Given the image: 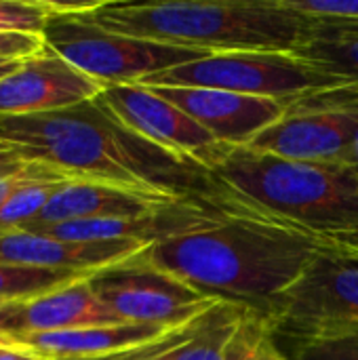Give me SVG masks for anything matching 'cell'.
<instances>
[{
  "instance_id": "obj_1",
  "label": "cell",
  "mask_w": 358,
  "mask_h": 360,
  "mask_svg": "<svg viewBox=\"0 0 358 360\" xmlns=\"http://www.w3.org/2000/svg\"><path fill=\"white\" fill-rule=\"evenodd\" d=\"M0 143L25 162L49 165L74 179L162 200H228L205 165L143 139L99 97L46 114L0 116Z\"/></svg>"
},
{
  "instance_id": "obj_2",
  "label": "cell",
  "mask_w": 358,
  "mask_h": 360,
  "mask_svg": "<svg viewBox=\"0 0 358 360\" xmlns=\"http://www.w3.org/2000/svg\"><path fill=\"white\" fill-rule=\"evenodd\" d=\"M331 249L338 247L238 202L217 224L152 245L141 257L205 297L270 319L281 293L319 253Z\"/></svg>"
},
{
  "instance_id": "obj_3",
  "label": "cell",
  "mask_w": 358,
  "mask_h": 360,
  "mask_svg": "<svg viewBox=\"0 0 358 360\" xmlns=\"http://www.w3.org/2000/svg\"><path fill=\"white\" fill-rule=\"evenodd\" d=\"M82 17L114 34L207 53H295L314 32V21L283 0L97 2Z\"/></svg>"
},
{
  "instance_id": "obj_4",
  "label": "cell",
  "mask_w": 358,
  "mask_h": 360,
  "mask_svg": "<svg viewBox=\"0 0 358 360\" xmlns=\"http://www.w3.org/2000/svg\"><path fill=\"white\" fill-rule=\"evenodd\" d=\"M236 202L314 234L342 251L358 245V171L228 148L209 169Z\"/></svg>"
},
{
  "instance_id": "obj_5",
  "label": "cell",
  "mask_w": 358,
  "mask_h": 360,
  "mask_svg": "<svg viewBox=\"0 0 358 360\" xmlns=\"http://www.w3.org/2000/svg\"><path fill=\"white\" fill-rule=\"evenodd\" d=\"M42 38L51 53L93 78L101 89L141 84L150 76L213 55L207 51L114 34L93 25L82 15L49 17Z\"/></svg>"
},
{
  "instance_id": "obj_6",
  "label": "cell",
  "mask_w": 358,
  "mask_h": 360,
  "mask_svg": "<svg viewBox=\"0 0 358 360\" xmlns=\"http://www.w3.org/2000/svg\"><path fill=\"white\" fill-rule=\"evenodd\" d=\"M270 325L274 338L295 346L358 335V257L340 249L319 253L281 293Z\"/></svg>"
},
{
  "instance_id": "obj_7",
  "label": "cell",
  "mask_w": 358,
  "mask_h": 360,
  "mask_svg": "<svg viewBox=\"0 0 358 360\" xmlns=\"http://www.w3.org/2000/svg\"><path fill=\"white\" fill-rule=\"evenodd\" d=\"M350 82L298 53H213L205 59L146 78L143 86H196L238 95L293 101L312 91Z\"/></svg>"
},
{
  "instance_id": "obj_8",
  "label": "cell",
  "mask_w": 358,
  "mask_h": 360,
  "mask_svg": "<svg viewBox=\"0 0 358 360\" xmlns=\"http://www.w3.org/2000/svg\"><path fill=\"white\" fill-rule=\"evenodd\" d=\"M245 148L358 171V82L312 91L289 101L283 118Z\"/></svg>"
},
{
  "instance_id": "obj_9",
  "label": "cell",
  "mask_w": 358,
  "mask_h": 360,
  "mask_svg": "<svg viewBox=\"0 0 358 360\" xmlns=\"http://www.w3.org/2000/svg\"><path fill=\"white\" fill-rule=\"evenodd\" d=\"M89 283L122 323L152 325L167 331L188 325L215 302L146 262L141 253L95 272Z\"/></svg>"
},
{
  "instance_id": "obj_10",
  "label": "cell",
  "mask_w": 358,
  "mask_h": 360,
  "mask_svg": "<svg viewBox=\"0 0 358 360\" xmlns=\"http://www.w3.org/2000/svg\"><path fill=\"white\" fill-rule=\"evenodd\" d=\"M281 354L268 316L215 300L203 314L177 329L162 360H270Z\"/></svg>"
},
{
  "instance_id": "obj_11",
  "label": "cell",
  "mask_w": 358,
  "mask_h": 360,
  "mask_svg": "<svg viewBox=\"0 0 358 360\" xmlns=\"http://www.w3.org/2000/svg\"><path fill=\"white\" fill-rule=\"evenodd\" d=\"M99 99L122 124L143 139L192 158L207 169H211L230 148L217 141L184 110L143 84L106 86L99 93Z\"/></svg>"
},
{
  "instance_id": "obj_12",
  "label": "cell",
  "mask_w": 358,
  "mask_h": 360,
  "mask_svg": "<svg viewBox=\"0 0 358 360\" xmlns=\"http://www.w3.org/2000/svg\"><path fill=\"white\" fill-rule=\"evenodd\" d=\"M190 118H194L203 129H207L217 141L230 148L249 146L260 133L283 118L287 101L238 95L217 89H196V86H148Z\"/></svg>"
},
{
  "instance_id": "obj_13",
  "label": "cell",
  "mask_w": 358,
  "mask_h": 360,
  "mask_svg": "<svg viewBox=\"0 0 358 360\" xmlns=\"http://www.w3.org/2000/svg\"><path fill=\"white\" fill-rule=\"evenodd\" d=\"M103 89L49 49L0 80V116H34L99 97Z\"/></svg>"
},
{
  "instance_id": "obj_14",
  "label": "cell",
  "mask_w": 358,
  "mask_h": 360,
  "mask_svg": "<svg viewBox=\"0 0 358 360\" xmlns=\"http://www.w3.org/2000/svg\"><path fill=\"white\" fill-rule=\"evenodd\" d=\"M122 323L93 291L89 278L70 287L0 306V338L55 333Z\"/></svg>"
},
{
  "instance_id": "obj_15",
  "label": "cell",
  "mask_w": 358,
  "mask_h": 360,
  "mask_svg": "<svg viewBox=\"0 0 358 360\" xmlns=\"http://www.w3.org/2000/svg\"><path fill=\"white\" fill-rule=\"evenodd\" d=\"M148 249L135 240L72 243L30 230H0V264L95 274Z\"/></svg>"
},
{
  "instance_id": "obj_16",
  "label": "cell",
  "mask_w": 358,
  "mask_h": 360,
  "mask_svg": "<svg viewBox=\"0 0 358 360\" xmlns=\"http://www.w3.org/2000/svg\"><path fill=\"white\" fill-rule=\"evenodd\" d=\"M167 329L152 325L118 323L106 327H84L55 333H32L19 338H0L2 346L17 348L21 352L40 356L44 360H74L106 356L131 348L152 344L167 335Z\"/></svg>"
},
{
  "instance_id": "obj_17",
  "label": "cell",
  "mask_w": 358,
  "mask_h": 360,
  "mask_svg": "<svg viewBox=\"0 0 358 360\" xmlns=\"http://www.w3.org/2000/svg\"><path fill=\"white\" fill-rule=\"evenodd\" d=\"M165 202H173V200L137 194V192L99 184V181L70 179L53 194V198L42 209V213L23 230L55 226V224H65V221L137 217Z\"/></svg>"
},
{
  "instance_id": "obj_18",
  "label": "cell",
  "mask_w": 358,
  "mask_h": 360,
  "mask_svg": "<svg viewBox=\"0 0 358 360\" xmlns=\"http://www.w3.org/2000/svg\"><path fill=\"white\" fill-rule=\"evenodd\" d=\"M93 274L89 272H72V270H40L25 266L0 264V302H21L32 300L74 283L87 281Z\"/></svg>"
},
{
  "instance_id": "obj_19",
  "label": "cell",
  "mask_w": 358,
  "mask_h": 360,
  "mask_svg": "<svg viewBox=\"0 0 358 360\" xmlns=\"http://www.w3.org/2000/svg\"><path fill=\"white\" fill-rule=\"evenodd\" d=\"M300 57L325 68L331 74L358 82V38L319 30L314 23L312 36L295 51Z\"/></svg>"
},
{
  "instance_id": "obj_20",
  "label": "cell",
  "mask_w": 358,
  "mask_h": 360,
  "mask_svg": "<svg viewBox=\"0 0 358 360\" xmlns=\"http://www.w3.org/2000/svg\"><path fill=\"white\" fill-rule=\"evenodd\" d=\"M65 181L70 179L55 177L32 181L19 188L0 209V230H23L25 226H30Z\"/></svg>"
},
{
  "instance_id": "obj_21",
  "label": "cell",
  "mask_w": 358,
  "mask_h": 360,
  "mask_svg": "<svg viewBox=\"0 0 358 360\" xmlns=\"http://www.w3.org/2000/svg\"><path fill=\"white\" fill-rule=\"evenodd\" d=\"M46 21L40 0H0V32L42 34Z\"/></svg>"
},
{
  "instance_id": "obj_22",
  "label": "cell",
  "mask_w": 358,
  "mask_h": 360,
  "mask_svg": "<svg viewBox=\"0 0 358 360\" xmlns=\"http://www.w3.org/2000/svg\"><path fill=\"white\" fill-rule=\"evenodd\" d=\"M283 4L314 23H358V0H283Z\"/></svg>"
},
{
  "instance_id": "obj_23",
  "label": "cell",
  "mask_w": 358,
  "mask_h": 360,
  "mask_svg": "<svg viewBox=\"0 0 358 360\" xmlns=\"http://www.w3.org/2000/svg\"><path fill=\"white\" fill-rule=\"evenodd\" d=\"M55 177H65V179H74L70 175H65L63 171H57L49 165L42 162H25L21 169L11 171V173H2L0 175V209L6 205V200L25 184L32 181H40V179H55Z\"/></svg>"
},
{
  "instance_id": "obj_24",
  "label": "cell",
  "mask_w": 358,
  "mask_h": 360,
  "mask_svg": "<svg viewBox=\"0 0 358 360\" xmlns=\"http://www.w3.org/2000/svg\"><path fill=\"white\" fill-rule=\"evenodd\" d=\"M291 360H358V335L335 342L295 346Z\"/></svg>"
},
{
  "instance_id": "obj_25",
  "label": "cell",
  "mask_w": 358,
  "mask_h": 360,
  "mask_svg": "<svg viewBox=\"0 0 358 360\" xmlns=\"http://www.w3.org/2000/svg\"><path fill=\"white\" fill-rule=\"evenodd\" d=\"M46 51L42 34L0 32V61H23Z\"/></svg>"
},
{
  "instance_id": "obj_26",
  "label": "cell",
  "mask_w": 358,
  "mask_h": 360,
  "mask_svg": "<svg viewBox=\"0 0 358 360\" xmlns=\"http://www.w3.org/2000/svg\"><path fill=\"white\" fill-rule=\"evenodd\" d=\"M175 333H177V329H173L167 335H162L160 340H156L152 344H146V346H139V348H131V350H122V352H114V354H106V356H95V359L74 360H162V354L171 346Z\"/></svg>"
},
{
  "instance_id": "obj_27",
  "label": "cell",
  "mask_w": 358,
  "mask_h": 360,
  "mask_svg": "<svg viewBox=\"0 0 358 360\" xmlns=\"http://www.w3.org/2000/svg\"><path fill=\"white\" fill-rule=\"evenodd\" d=\"M25 165V160L8 146L0 143V175L2 173H11V171H17Z\"/></svg>"
},
{
  "instance_id": "obj_28",
  "label": "cell",
  "mask_w": 358,
  "mask_h": 360,
  "mask_svg": "<svg viewBox=\"0 0 358 360\" xmlns=\"http://www.w3.org/2000/svg\"><path fill=\"white\" fill-rule=\"evenodd\" d=\"M319 30L331 32V34H342V36H354L358 38V23H317Z\"/></svg>"
},
{
  "instance_id": "obj_29",
  "label": "cell",
  "mask_w": 358,
  "mask_h": 360,
  "mask_svg": "<svg viewBox=\"0 0 358 360\" xmlns=\"http://www.w3.org/2000/svg\"><path fill=\"white\" fill-rule=\"evenodd\" d=\"M0 360H44L27 352H21L17 348H8V346H0Z\"/></svg>"
},
{
  "instance_id": "obj_30",
  "label": "cell",
  "mask_w": 358,
  "mask_h": 360,
  "mask_svg": "<svg viewBox=\"0 0 358 360\" xmlns=\"http://www.w3.org/2000/svg\"><path fill=\"white\" fill-rule=\"evenodd\" d=\"M19 63H21V61H0V80H2L4 76H8L11 72H15Z\"/></svg>"
},
{
  "instance_id": "obj_31",
  "label": "cell",
  "mask_w": 358,
  "mask_h": 360,
  "mask_svg": "<svg viewBox=\"0 0 358 360\" xmlns=\"http://www.w3.org/2000/svg\"><path fill=\"white\" fill-rule=\"evenodd\" d=\"M346 253H350V255H357V257H358V245H352V247H350V249H348Z\"/></svg>"
},
{
  "instance_id": "obj_32",
  "label": "cell",
  "mask_w": 358,
  "mask_h": 360,
  "mask_svg": "<svg viewBox=\"0 0 358 360\" xmlns=\"http://www.w3.org/2000/svg\"><path fill=\"white\" fill-rule=\"evenodd\" d=\"M270 360H289V359H287V356H283V354H281V356H276V359H270Z\"/></svg>"
},
{
  "instance_id": "obj_33",
  "label": "cell",
  "mask_w": 358,
  "mask_h": 360,
  "mask_svg": "<svg viewBox=\"0 0 358 360\" xmlns=\"http://www.w3.org/2000/svg\"><path fill=\"white\" fill-rule=\"evenodd\" d=\"M0 346H2V340H0Z\"/></svg>"
},
{
  "instance_id": "obj_34",
  "label": "cell",
  "mask_w": 358,
  "mask_h": 360,
  "mask_svg": "<svg viewBox=\"0 0 358 360\" xmlns=\"http://www.w3.org/2000/svg\"><path fill=\"white\" fill-rule=\"evenodd\" d=\"M0 306H2V302H0Z\"/></svg>"
},
{
  "instance_id": "obj_35",
  "label": "cell",
  "mask_w": 358,
  "mask_h": 360,
  "mask_svg": "<svg viewBox=\"0 0 358 360\" xmlns=\"http://www.w3.org/2000/svg\"><path fill=\"white\" fill-rule=\"evenodd\" d=\"M354 257H357V255H354Z\"/></svg>"
}]
</instances>
